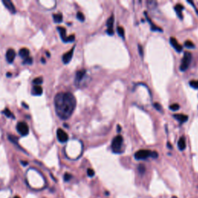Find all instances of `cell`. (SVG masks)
<instances>
[{"label":"cell","mask_w":198,"mask_h":198,"mask_svg":"<svg viewBox=\"0 0 198 198\" xmlns=\"http://www.w3.org/2000/svg\"><path fill=\"white\" fill-rule=\"evenodd\" d=\"M172 198H177V197H175V196H173V197H172Z\"/></svg>","instance_id":"obj_43"},{"label":"cell","mask_w":198,"mask_h":198,"mask_svg":"<svg viewBox=\"0 0 198 198\" xmlns=\"http://www.w3.org/2000/svg\"><path fill=\"white\" fill-rule=\"evenodd\" d=\"M23 106H24V107H26V108H28V106H27V105L26 104H24V103H23Z\"/></svg>","instance_id":"obj_40"},{"label":"cell","mask_w":198,"mask_h":198,"mask_svg":"<svg viewBox=\"0 0 198 198\" xmlns=\"http://www.w3.org/2000/svg\"><path fill=\"white\" fill-rule=\"evenodd\" d=\"M138 53L140 54V56L143 57V48H142V46L140 44L138 45Z\"/></svg>","instance_id":"obj_34"},{"label":"cell","mask_w":198,"mask_h":198,"mask_svg":"<svg viewBox=\"0 0 198 198\" xmlns=\"http://www.w3.org/2000/svg\"><path fill=\"white\" fill-rule=\"evenodd\" d=\"M178 148L181 151H183L186 149V142H185L184 137H181L178 141Z\"/></svg>","instance_id":"obj_19"},{"label":"cell","mask_w":198,"mask_h":198,"mask_svg":"<svg viewBox=\"0 0 198 198\" xmlns=\"http://www.w3.org/2000/svg\"><path fill=\"white\" fill-rule=\"evenodd\" d=\"M173 117L175 118L177 120H178L180 122H181V123L186 122L188 120V116H186V115H183V114H175V115H173Z\"/></svg>","instance_id":"obj_13"},{"label":"cell","mask_w":198,"mask_h":198,"mask_svg":"<svg viewBox=\"0 0 198 198\" xmlns=\"http://www.w3.org/2000/svg\"><path fill=\"white\" fill-rule=\"evenodd\" d=\"M74 40H75L74 35H71V36L67 37V40H66V42H73V41H74Z\"/></svg>","instance_id":"obj_33"},{"label":"cell","mask_w":198,"mask_h":198,"mask_svg":"<svg viewBox=\"0 0 198 198\" xmlns=\"http://www.w3.org/2000/svg\"><path fill=\"white\" fill-rule=\"evenodd\" d=\"M71 177H72V176L71 175V174H70V173H65V174H64V180L65 181H69L71 179Z\"/></svg>","instance_id":"obj_35"},{"label":"cell","mask_w":198,"mask_h":198,"mask_svg":"<svg viewBox=\"0 0 198 198\" xmlns=\"http://www.w3.org/2000/svg\"><path fill=\"white\" fill-rule=\"evenodd\" d=\"M123 143V138L121 135H117L113 138L112 142V148L114 152H119L121 150V146Z\"/></svg>","instance_id":"obj_3"},{"label":"cell","mask_w":198,"mask_h":198,"mask_svg":"<svg viewBox=\"0 0 198 198\" xmlns=\"http://www.w3.org/2000/svg\"><path fill=\"white\" fill-rule=\"evenodd\" d=\"M43 93V88L40 85H35L32 89V94L34 95H41Z\"/></svg>","instance_id":"obj_16"},{"label":"cell","mask_w":198,"mask_h":198,"mask_svg":"<svg viewBox=\"0 0 198 198\" xmlns=\"http://www.w3.org/2000/svg\"><path fill=\"white\" fill-rule=\"evenodd\" d=\"M74 46L73 48L71 49L70 51L67 52L66 54H64L62 57V60L64 62V64H68L70 61L72 59V57H73V54H74Z\"/></svg>","instance_id":"obj_7"},{"label":"cell","mask_w":198,"mask_h":198,"mask_svg":"<svg viewBox=\"0 0 198 198\" xmlns=\"http://www.w3.org/2000/svg\"><path fill=\"white\" fill-rule=\"evenodd\" d=\"M169 109L172 110V111H174V112H176V111H177V110L180 109V105L178 104H173L169 106Z\"/></svg>","instance_id":"obj_25"},{"label":"cell","mask_w":198,"mask_h":198,"mask_svg":"<svg viewBox=\"0 0 198 198\" xmlns=\"http://www.w3.org/2000/svg\"><path fill=\"white\" fill-rule=\"evenodd\" d=\"M57 30L59 31V33H60L62 40L64 41V42H66V40H67V35H66L65 28H64V27H62V26H59V27H57Z\"/></svg>","instance_id":"obj_15"},{"label":"cell","mask_w":198,"mask_h":198,"mask_svg":"<svg viewBox=\"0 0 198 198\" xmlns=\"http://www.w3.org/2000/svg\"><path fill=\"white\" fill-rule=\"evenodd\" d=\"M184 9L183 5H181V4H177L174 7V10H175L176 13H177V15L179 16L180 19H183V15H182V11Z\"/></svg>","instance_id":"obj_14"},{"label":"cell","mask_w":198,"mask_h":198,"mask_svg":"<svg viewBox=\"0 0 198 198\" xmlns=\"http://www.w3.org/2000/svg\"><path fill=\"white\" fill-rule=\"evenodd\" d=\"M191 60H192V54L191 52L186 51L184 53V56H183V59H182V62H181L180 67V69L182 71H185L188 68L189 65L191 64Z\"/></svg>","instance_id":"obj_2"},{"label":"cell","mask_w":198,"mask_h":198,"mask_svg":"<svg viewBox=\"0 0 198 198\" xmlns=\"http://www.w3.org/2000/svg\"><path fill=\"white\" fill-rule=\"evenodd\" d=\"M15 50H14L13 49H11V48L9 49L6 54V60H7V61L9 62L10 64H11V63H13V62L14 61V60H15Z\"/></svg>","instance_id":"obj_9"},{"label":"cell","mask_w":198,"mask_h":198,"mask_svg":"<svg viewBox=\"0 0 198 198\" xmlns=\"http://www.w3.org/2000/svg\"><path fill=\"white\" fill-rule=\"evenodd\" d=\"M113 25H114V15H112L111 17L108 18V21H107V26H108V29H107V33L110 36H112L114 34V30H113Z\"/></svg>","instance_id":"obj_8"},{"label":"cell","mask_w":198,"mask_h":198,"mask_svg":"<svg viewBox=\"0 0 198 198\" xmlns=\"http://www.w3.org/2000/svg\"><path fill=\"white\" fill-rule=\"evenodd\" d=\"M3 113L5 114V115H6V117H9V118H10V117H14L13 115V114H12V112H10V109H9V108H6V109L4 110V111H3Z\"/></svg>","instance_id":"obj_26"},{"label":"cell","mask_w":198,"mask_h":198,"mask_svg":"<svg viewBox=\"0 0 198 198\" xmlns=\"http://www.w3.org/2000/svg\"><path fill=\"white\" fill-rule=\"evenodd\" d=\"M117 32L118 33H119V35L120 37H121V38H125V29H124V28L122 26H118L117 27Z\"/></svg>","instance_id":"obj_21"},{"label":"cell","mask_w":198,"mask_h":198,"mask_svg":"<svg viewBox=\"0 0 198 198\" xmlns=\"http://www.w3.org/2000/svg\"><path fill=\"white\" fill-rule=\"evenodd\" d=\"M87 173H88V176L90 177H92L94 176V171L92 169H88V171H87Z\"/></svg>","instance_id":"obj_32"},{"label":"cell","mask_w":198,"mask_h":198,"mask_svg":"<svg viewBox=\"0 0 198 198\" xmlns=\"http://www.w3.org/2000/svg\"><path fill=\"white\" fill-rule=\"evenodd\" d=\"M158 153L156 152H152V153H151V156H152V158H154V159H156V158L158 157Z\"/></svg>","instance_id":"obj_36"},{"label":"cell","mask_w":198,"mask_h":198,"mask_svg":"<svg viewBox=\"0 0 198 198\" xmlns=\"http://www.w3.org/2000/svg\"><path fill=\"white\" fill-rule=\"evenodd\" d=\"M2 3L4 4V6H6V8L9 11L11 12L12 13H15V8L14 6L13 3L10 0H2Z\"/></svg>","instance_id":"obj_11"},{"label":"cell","mask_w":198,"mask_h":198,"mask_svg":"<svg viewBox=\"0 0 198 198\" xmlns=\"http://www.w3.org/2000/svg\"><path fill=\"white\" fill-rule=\"evenodd\" d=\"M57 136L60 142H66L68 140V135L61 129H58L57 131Z\"/></svg>","instance_id":"obj_6"},{"label":"cell","mask_w":198,"mask_h":198,"mask_svg":"<svg viewBox=\"0 0 198 198\" xmlns=\"http://www.w3.org/2000/svg\"><path fill=\"white\" fill-rule=\"evenodd\" d=\"M19 56L21 57L23 59L29 57V50L27 48H22L21 50H19Z\"/></svg>","instance_id":"obj_17"},{"label":"cell","mask_w":198,"mask_h":198,"mask_svg":"<svg viewBox=\"0 0 198 198\" xmlns=\"http://www.w3.org/2000/svg\"><path fill=\"white\" fill-rule=\"evenodd\" d=\"M184 46H186L187 48H189V49H192V48H194L195 47L194 43L191 40L186 41V42L184 43Z\"/></svg>","instance_id":"obj_22"},{"label":"cell","mask_w":198,"mask_h":198,"mask_svg":"<svg viewBox=\"0 0 198 198\" xmlns=\"http://www.w3.org/2000/svg\"><path fill=\"white\" fill-rule=\"evenodd\" d=\"M169 42H170V43H171L173 48L175 49L177 52H181V51H182L183 47H182V46L178 43V41L177 40V39H175L174 37H170Z\"/></svg>","instance_id":"obj_10"},{"label":"cell","mask_w":198,"mask_h":198,"mask_svg":"<svg viewBox=\"0 0 198 198\" xmlns=\"http://www.w3.org/2000/svg\"><path fill=\"white\" fill-rule=\"evenodd\" d=\"M145 15H146V17H147V19H148L149 23H150V26H151V30L152 31H159V32H163V29H161V28H160L159 26H156L155 24H154L153 23H152L151 20L149 19V18L148 17V15H147V14L145 13Z\"/></svg>","instance_id":"obj_18"},{"label":"cell","mask_w":198,"mask_h":198,"mask_svg":"<svg viewBox=\"0 0 198 198\" xmlns=\"http://www.w3.org/2000/svg\"><path fill=\"white\" fill-rule=\"evenodd\" d=\"M46 55H47V57H50V54H49L48 52H46Z\"/></svg>","instance_id":"obj_41"},{"label":"cell","mask_w":198,"mask_h":198,"mask_svg":"<svg viewBox=\"0 0 198 198\" xmlns=\"http://www.w3.org/2000/svg\"><path fill=\"white\" fill-rule=\"evenodd\" d=\"M9 139L14 144H17V138H15V136H13V135H9Z\"/></svg>","instance_id":"obj_30"},{"label":"cell","mask_w":198,"mask_h":198,"mask_svg":"<svg viewBox=\"0 0 198 198\" xmlns=\"http://www.w3.org/2000/svg\"><path fill=\"white\" fill-rule=\"evenodd\" d=\"M32 63H33V58L31 57L26 58V59H24V60H23V64H31Z\"/></svg>","instance_id":"obj_28"},{"label":"cell","mask_w":198,"mask_h":198,"mask_svg":"<svg viewBox=\"0 0 198 198\" xmlns=\"http://www.w3.org/2000/svg\"><path fill=\"white\" fill-rule=\"evenodd\" d=\"M56 113L61 119H68L76 107V99L71 93H59L54 98Z\"/></svg>","instance_id":"obj_1"},{"label":"cell","mask_w":198,"mask_h":198,"mask_svg":"<svg viewBox=\"0 0 198 198\" xmlns=\"http://www.w3.org/2000/svg\"><path fill=\"white\" fill-rule=\"evenodd\" d=\"M77 18L78 20H80L81 22H84L85 21V15H84V14L81 13V12H78L77 13Z\"/></svg>","instance_id":"obj_24"},{"label":"cell","mask_w":198,"mask_h":198,"mask_svg":"<svg viewBox=\"0 0 198 198\" xmlns=\"http://www.w3.org/2000/svg\"><path fill=\"white\" fill-rule=\"evenodd\" d=\"M41 61H42L43 64H45V63H46V60H45L44 58H41Z\"/></svg>","instance_id":"obj_37"},{"label":"cell","mask_w":198,"mask_h":198,"mask_svg":"<svg viewBox=\"0 0 198 198\" xmlns=\"http://www.w3.org/2000/svg\"><path fill=\"white\" fill-rule=\"evenodd\" d=\"M190 85L194 88L198 89V81H191L190 82Z\"/></svg>","instance_id":"obj_29"},{"label":"cell","mask_w":198,"mask_h":198,"mask_svg":"<svg viewBox=\"0 0 198 198\" xmlns=\"http://www.w3.org/2000/svg\"><path fill=\"white\" fill-rule=\"evenodd\" d=\"M53 17H54V21L57 23H60L63 21V15L61 13L54 14Z\"/></svg>","instance_id":"obj_20"},{"label":"cell","mask_w":198,"mask_h":198,"mask_svg":"<svg viewBox=\"0 0 198 198\" xmlns=\"http://www.w3.org/2000/svg\"><path fill=\"white\" fill-rule=\"evenodd\" d=\"M14 198H20V197H18V196H15V197H14Z\"/></svg>","instance_id":"obj_42"},{"label":"cell","mask_w":198,"mask_h":198,"mask_svg":"<svg viewBox=\"0 0 198 198\" xmlns=\"http://www.w3.org/2000/svg\"><path fill=\"white\" fill-rule=\"evenodd\" d=\"M22 163H23V165H24V166L27 165V163H26V162H25V163H24V162H22Z\"/></svg>","instance_id":"obj_39"},{"label":"cell","mask_w":198,"mask_h":198,"mask_svg":"<svg viewBox=\"0 0 198 198\" xmlns=\"http://www.w3.org/2000/svg\"><path fill=\"white\" fill-rule=\"evenodd\" d=\"M85 74H86V71L85 70H81V71H77V74H76V77H75V82H76V84H79L81 81H82Z\"/></svg>","instance_id":"obj_12"},{"label":"cell","mask_w":198,"mask_h":198,"mask_svg":"<svg viewBox=\"0 0 198 198\" xmlns=\"http://www.w3.org/2000/svg\"><path fill=\"white\" fill-rule=\"evenodd\" d=\"M138 172H139V173H141V174H143V173L146 172V167H145V166L142 165V164H141V165L138 166Z\"/></svg>","instance_id":"obj_27"},{"label":"cell","mask_w":198,"mask_h":198,"mask_svg":"<svg viewBox=\"0 0 198 198\" xmlns=\"http://www.w3.org/2000/svg\"><path fill=\"white\" fill-rule=\"evenodd\" d=\"M151 153H152V152L148 149L138 150L135 153V160H146L149 156H151Z\"/></svg>","instance_id":"obj_4"},{"label":"cell","mask_w":198,"mask_h":198,"mask_svg":"<svg viewBox=\"0 0 198 198\" xmlns=\"http://www.w3.org/2000/svg\"><path fill=\"white\" fill-rule=\"evenodd\" d=\"M33 83L35 85H40L43 83V78L42 77H37L33 80Z\"/></svg>","instance_id":"obj_23"},{"label":"cell","mask_w":198,"mask_h":198,"mask_svg":"<svg viewBox=\"0 0 198 198\" xmlns=\"http://www.w3.org/2000/svg\"><path fill=\"white\" fill-rule=\"evenodd\" d=\"M167 146H168V147H169V148H172V146H171V145H169V142H168V143H167Z\"/></svg>","instance_id":"obj_38"},{"label":"cell","mask_w":198,"mask_h":198,"mask_svg":"<svg viewBox=\"0 0 198 198\" xmlns=\"http://www.w3.org/2000/svg\"><path fill=\"white\" fill-rule=\"evenodd\" d=\"M154 108H156V110H158L159 112H162V110H163V108H162L161 105L159 104V103H157V102H156V103H154Z\"/></svg>","instance_id":"obj_31"},{"label":"cell","mask_w":198,"mask_h":198,"mask_svg":"<svg viewBox=\"0 0 198 198\" xmlns=\"http://www.w3.org/2000/svg\"><path fill=\"white\" fill-rule=\"evenodd\" d=\"M16 129H17L18 132L23 136H26L29 134V126L24 121L19 122L16 125Z\"/></svg>","instance_id":"obj_5"}]
</instances>
